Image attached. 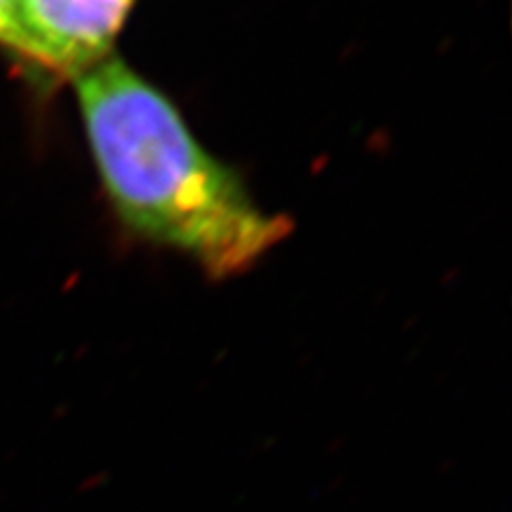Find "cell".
I'll use <instances>...</instances> for the list:
<instances>
[{"instance_id": "2", "label": "cell", "mask_w": 512, "mask_h": 512, "mask_svg": "<svg viewBox=\"0 0 512 512\" xmlns=\"http://www.w3.org/2000/svg\"><path fill=\"white\" fill-rule=\"evenodd\" d=\"M135 0H18L26 58L77 77L114 52Z\"/></svg>"}, {"instance_id": "3", "label": "cell", "mask_w": 512, "mask_h": 512, "mask_svg": "<svg viewBox=\"0 0 512 512\" xmlns=\"http://www.w3.org/2000/svg\"><path fill=\"white\" fill-rule=\"evenodd\" d=\"M0 45L26 56V39L20 26L18 0H0Z\"/></svg>"}, {"instance_id": "1", "label": "cell", "mask_w": 512, "mask_h": 512, "mask_svg": "<svg viewBox=\"0 0 512 512\" xmlns=\"http://www.w3.org/2000/svg\"><path fill=\"white\" fill-rule=\"evenodd\" d=\"M73 82L105 192L128 229L216 278L250 269L291 231L254 205L167 96L122 58L111 54Z\"/></svg>"}]
</instances>
